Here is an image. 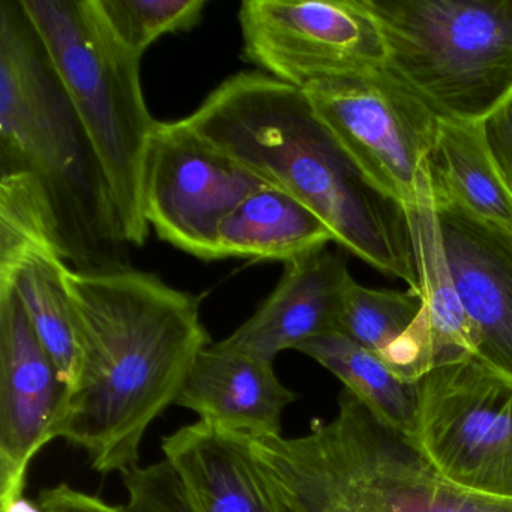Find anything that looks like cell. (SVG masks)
Returning <instances> with one entry per match:
<instances>
[{
    "label": "cell",
    "instance_id": "obj_8",
    "mask_svg": "<svg viewBox=\"0 0 512 512\" xmlns=\"http://www.w3.org/2000/svg\"><path fill=\"white\" fill-rule=\"evenodd\" d=\"M302 92L362 175L404 209L412 206L427 173L439 116L388 67Z\"/></svg>",
    "mask_w": 512,
    "mask_h": 512
},
{
    "label": "cell",
    "instance_id": "obj_22",
    "mask_svg": "<svg viewBox=\"0 0 512 512\" xmlns=\"http://www.w3.org/2000/svg\"><path fill=\"white\" fill-rule=\"evenodd\" d=\"M421 310L415 290L370 289L352 278L341 302L337 332L380 358L413 328Z\"/></svg>",
    "mask_w": 512,
    "mask_h": 512
},
{
    "label": "cell",
    "instance_id": "obj_14",
    "mask_svg": "<svg viewBox=\"0 0 512 512\" xmlns=\"http://www.w3.org/2000/svg\"><path fill=\"white\" fill-rule=\"evenodd\" d=\"M352 281L346 260L322 248L284 263L283 277L229 346L274 364L284 350L337 332L344 292Z\"/></svg>",
    "mask_w": 512,
    "mask_h": 512
},
{
    "label": "cell",
    "instance_id": "obj_20",
    "mask_svg": "<svg viewBox=\"0 0 512 512\" xmlns=\"http://www.w3.org/2000/svg\"><path fill=\"white\" fill-rule=\"evenodd\" d=\"M298 352L319 362L344 383L377 421L415 440L418 427V392L398 379L379 356L340 332L320 335L298 347Z\"/></svg>",
    "mask_w": 512,
    "mask_h": 512
},
{
    "label": "cell",
    "instance_id": "obj_7",
    "mask_svg": "<svg viewBox=\"0 0 512 512\" xmlns=\"http://www.w3.org/2000/svg\"><path fill=\"white\" fill-rule=\"evenodd\" d=\"M415 445L455 487L512 502V380L481 359L440 365L416 383Z\"/></svg>",
    "mask_w": 512,
    "mask_h": 512
},
{
    "label": "cell",
    "instance_id": "obj_19",
    "mask_svg": "<svg viewBox=\"0 0 512 512\" xmlns=\"http://www.w3.org/2000/svg\"><path fill=\"white\" fill-rule=\"evenodd\" d=\"M70 263L56 248L28 251L0 278V290L14 289L43 346L70 388L79 364V335L65 272Z\"/></svg>",
    "mask_w": 512,
    "mask_h": 512
},
{
    "label": "cell",
    "instance_id": "obj_12",
    "mask_svg": "<svg viewBox=\"0 0 512 512\" xmlns=\"http://www.w3.org/2000/svg\"><path fill=\"white\" fill-rule=\"evenodd\" d=\"M430 185L452 280L478 334L476 358L512 380V232Z\"/></svg>",
    "mask_w": 512,
    "mask_h": 512
},
{
    "label": "cell",
    "instance_id": "obj_26",
    "mask_svg": "<svg viewBox=\"0 0 512 512\" xmlns=\"http://www.w3.org/2000/svg\"><path fill=\"white\" fill-rule=\"evenodd\" d=\"M484 125L491 151L512 191V100L485 121Z\"/></svg>",
    "mask_w": 512,
    "mask_h": 512
},
{
    "label": "cell",
    "instance_id": "obj_4",
    "mask_svg": "<svg viewBox=\"0 0 512 512\" xmlns=\"http://www.w3.org/2000/svg\"><path fill=\"white\" fill-rule=\"evenodd\" d=\"M250 446L275 512H512L508 500L446 481L347 389L331 421Z\"/></svg>",
    "mask_w": 512,
    "mask_h": 512
},
{
    "label": "cell",
    "instance_id": "obj_24",
    "mask_svg": "<svg viewBox=\"0 0 512 512\" xmlns=\"http://www.w3.org/2000/svg\"><path fill=\"white\" fill-rule=\"evenodd\" d=\"M127 512H197L181 479L166 460L121 473Z\"/></svg>",
    "mask_w": 512,
    "mask_h": 512
},
{
    "label": "cell",
    "instance_id": "obj_9",
    "mask_svg": "<svg viewBox=\"0 0 512 512\" xmlns=\"http://www.w3.org/2000/svg\"><path fill=\"white\" fill-rule=\"evenodd\" d=\"M239 25L244 58L301 91L388 67L382 29L362 0H245Z\"/></svg>",
    "mask_w": 512,
    "mask_h": 512
},
{
    "label": "cell",
    "instance_id": "obj_27",
    "mask_svg": "<svg viewBox=\"0 0 512 512\" xmlns=\"http://www.w3.org/2000/svg\"><path fill=\"white\" fill-rule=\"evenodd\" d=\"M0 508H2V512H44L38 500L28 499L25 496L0 506Z\"/></svg>",
    "mask_w": 512,
    "mask_h": 512
},
{
    "label": "cell",
    "instance_id": "obj_21",
    "mask_svg": "<svg viewBox=\"0 0 512 512\" xmlns=\"http://www.w3.org/2000/svg\"><path fill=\"white\" fill-rule=\"evenodd\" d=\"M35 248H56L65 256L55 214L29 173L0 169V278Z\"/></svg>",
    "mask_w": 512,
    "mask_h": 512
},
{
    "label": "cell",
    "instance_id": "obj_6",
    "mask_svg": "<svg viewBox=\"0 0 512 512\" xmlns=\"http://www.w3.org/2000/svg\"><path fill=\"white\" fill-rule=\"evenodd\" d=\"M388 68L439 118L484 124L512 100V0H362Z\"/></svg>",
    "mask_w": 512,
    "mask_h": 512
},
{
    "label": "cell",
    "instance_id": "obj_16",
    "mask_svg": "<svg viewBox=\"0 0 512 512\" xmlns=\"http://www.w3.org/2000/svg\"><path fill=\"white\" fill-rule=\"evenodd\" d=\"M404 211L412 239L422 316L430 329L436 367L473 358L478 353V334L461 304L443 250L428 167L418 199Z\"/></svg>",
    "mask_w": 512,
    "mask_h": 512
},
{
    "label": "cell",
    "instance_id": "obj_18",
    "mask_svg": "<svg viewBox=\"0 0 512 512\" xmlns=\"http://www.w3.org/2000/svg\"><path fill=\"white\" fill-rule=\"evenodd\" d=\"M431 184L479 220L512 232L509 190L484 124L439 118L428 160Z\"/></svg>",
    "mask_w": 512,
    "mask_h": 512
},
{
    "label": "cell",
    "instance_id": "obj_5",
    "mask_svg": "<svg viewBox=\"0 0 512 512\" xmlns=\"http://www.w3.org/2000/svg\"><path fill=\"white\" fill-rule=\"evenodd\" d=\"M97 155L125 239L143 247L149 224L143 179L152 118L140 80L142 56L121 43L97 0H22Z\"/></svg>",
    "mask_w": 512,
    "mask_h": 512
},
{
    "label": "cell",
    "instance_id": "obj_10",
    "mask_svg": "<svg viewBox=\"0 0 512 512\" xmlns=\"http://www.w3.org/2000/svg\"><path fill=\"white\" fill-rule=\"evenodd\" d=\"M266 184L209 145L185 119L158 122L143 179L146 221L173 247L202 260H218L221 224Z\"/></svg>",
    "mask_w": 512,
    "mask_h": 512
},
{
    "label": "cell",
    "instance_id": "obj_15",
    "mask_svg": "<svg viewBox=\"0 0 512 512\" xmlns=\"http://www.w3.org/2000/svg\"><path fill=\"white\" fill-rule=\"evenodd\" d=\"M161 446L197 512H275L250 440L197 421Z\"/></svg>",
    "mask_w": 512,
    "mask_h": 512
},
{
    "label": "cell",
    "instance_id": "obj_23",
    "mask_svg": "<svg viewBox=\"0 0 512 512\" xmlns=\"http://www.w3.org/2000/svg\"><path fill=\"white\" fill-rule=\"evenodd\" d=\"M113 34L136 55L167 34L199 25L206 0H97Z\"/></svg>",
    "mask_w": 512,
    "mask_h": 512
},
{
    "label": "cell",
    "instance_id": "obj_17",
    "mask_svg": "<svg viewBox=\"0 0 512 512\" xmlns=\"http://www.w3.org/2000/svg\"><path fill=\"white\" fill-rule=\"evenodd\" d=\"M334 242L329 227L292 194L274 185L251 193L221 224L218 259L287 263Z\"/></svg>",
    "mask_w": 512,
    "mask_h": 512
},
{
    "label": "cell",
    "instance_id": "obj_2",
    "mask_svg": "<svg viewBox=\"0 0 512 512\" xmlns=\"http://www.w3.org/2000/svg\"><path fill=\"white\" fill-rule=\"evenodd\" d=\"M185 122L304 203L347 253L418 290L406 211L362 175L301 89L265 73L235 74Z\"/></svg>",
    "mask_w": 512,
    "mask_h": 512
},
{
    "label": "cell",
    "instance_id": "obj_3",
    "mask_svg": "<svg viewBox=\"0 0 512 512\" xmlns=\"http://www.w3.org/2000/svg\"><path fill=\"white\" fill-rule=\"evenodd\" d=\"M0 169L40 185L73 269L128 266L106 176L22 0H0Z\"/></svg>",
    "mask_w": 512,
    "mask_h": 512
},
{
    "label": "cell",
    "instance_id": "obj_1",
    "mask_svg": "<svg viewBox=\"0 0 512 512\" xmlns=\"http://www.w3.org/2000/svg\"><path fill=\"white\" fill-rule=\"evenodd\" d=\"M79 364L58 439L83 449L101 475L139 466L152 422L175 404L197 356L211 346L200 299L125 266L68 268Z\"/></svg>",
    "mask_w": 512,
    "mask_h": 512
},
{
    "label": "cell",
    "instance_id": "obj_11",
    "mask_svg": "<svg viewBox=\"0 0 512 512\" xmlns=\"http://www.w3.org/2000/svg\"><path fill=\"white\" fill-rule=\"evenodd\" d=\"M67 386L14 289L0 290V506L25 496L35 455L64 415Z\"/></svg>",
    "mask_w": 512,
    "mask_h": 512
},
{
    "label": "cell",
    "instance_id": "obj_25",
    "mask_svg": "<svg viewBox=\"0 0 512 512\" xmlns=\"http://www.w3.org/2000/svg\"><path fill=\"white\" fill-rule=\"evenodd\" d=\"M37 500L44 512H127L124 505H112L68 484L44 488Z\"/></svg>",
    "mask_w": 512,
    "mask_h": 512
},
{
    "label": "cell",
    "instance_id": "obj_13",
    "mask_svg": "<svg viewBox=\"0 0 512 512\" xmlns=\"http://www.w3.org/2000/svg\"><path fill=\"white\" fill-rule=\"evenodd\" d=\"M298 398L281 383L274 364L220 341L206 347L175 404L199 421L242 439L280 436L284 410Z\"/></svg>",
    "mask_w": 512,
    "mask_h": 512
}]
</instances>
